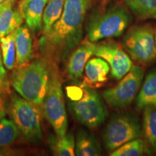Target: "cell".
Here are the masks:
<instances>
[{"label": "cell", "instance_id": "cell-1", "mask_svg": "<svg viewBox=\"0 0 156 156\" xmlns=\"http://www.w3.org/2000/svg\"><path fill=\"white\" fill-rule=\"evenodd\" d=\"M91 0H65L63 12L48 34L42 35L38 49L42 58L57 65L80 43Z\"/></svg>", "mask_w": 156, "mask_h": 156}, {"label": "cell", "instance_id": "cell-2", "mask_svg": "<svg viewBox=\"0 0 156 156\" xmlns=\"http://www.w3.org/2000/svg\"><path fill=\"white\" fill-rule=\"evenodd\" d=\"M68 105L72 114L80 123L93 129L104 123L108 115L100 95L93 87L74 80L66 87Z\"/></svg>", "mask_w": 156, "mask_h": 156}, {"label": "cell", "instance_id": "cell-3", "mask_svg": "<svg viewBox=\"0 0 156 156\" xmlns=\"http://www.w3.org/2000/svg\"><path fill=\"white\" fill-rule=\"evenodd\" d=\"M51 67L43 58L17 66L11 76L12 86L25 100L42 106L49 85Z\"/></svg>", "mask_w": 156, "mask_h": 156}, {"label": "cell", "instance_id": "cell-4", "mask_svg": "<svg viewBox=\"0 0 156 156\" xmlns=\"http://www.w3.org/2000/svg\"><path fill=\"white\" fill-rule=\"evenodd\" d=\"M132 22L130 11L122 5H113L95 11L90 15L86 27L87 37L95 43L103 39L119 37Z\"/></svg>", "mask_w": 156, "mask_h": 156}, {"label": "cell", "instance_id": "cell-5", "mask_svg": "<svg viewBox=\"0 0 156 156\" xmlns=\"http://www.w3.org/2000/svg\"><path fill=\"white\" fill-rule=\"evenodd\" d=\"M51 64L49 85L42 104L43 111L45 118L53 127L56 135L64 136L67 134L68 122L62 80L58 72L57 65Z\"/></svg>", "mask_w": 156, "mask_h": 156}, {"label": "cell", "instance_id": "cell-6", "mask_svg": "<svg viewBox=\"0 0 156 156\" xmlns=\"http://www.w3.org/2000/svg\"><path fill=\"white\" fill-rule=\"evenodd\" d=\"M41 106L15 95L10 104V114L20 133L27 142L36 143L43 140Z\"/></svg>", "mask_w": 156, "mask_h": 156}, {"label": "cell", "instance_id": "cell-7", "mask_svg": "<svg viewBox=\"0 0 156 156\" xmlns=\"http://www.w3.org/2000/svg\"><path fill=\"white\" fill-rule=\"evenodd\" d=\"M142 135L140 120L132 112L115 115L111 119L103 134L105 147L109 153L123 144Z\"/></svg>", "mask_w": 156, "mask_h": 156}, {"label": "cell", "instance_id": "cell-8", "mask_svg": "<svg viewBox=\"0 0 156 156\" xmlns=\"http://www.w3.org/2000/svg\"><path fill=\"white\" fill-rule=\"evenodd\" d=\"M122 46L132 59L142 64L151 63L156 58L154 30L150 24L130 28L123 37Z\"/></svg>", "mask_w": 156, "mask_h": 156}, {"label": "cell", "instance_id": "cell-9", "mask_svg": "<svg viewBox=\"0 0 156 156\" xmlns=\"http://www.w3.org/2000/svg\"><path fill=\"white\" fill-rule=\"evenodd\" d=\"M144 74L145 72L141 67L132 66L129 72L116 85L103 91V97L106 103L115 109H124L128 107L141 87Z\"/></svg>", "mask_w": 156, "mask_h": 156}, {"label": "cell", "instance_id": "cell-10", "mask_svg": "<svg viewBox=\"0 0 156 156\" xmlns=\"http://www.w3.org/2000/svg\"><path fill=\"white\" fill-rule=\"evenodd\" d=\"M94 55L108 62L112 75L116 80H120L132 67L129 55L114 40H107L96 44Z\"/></svg>", "mask_w": 156, "mask_h": 156}, {"label": "cell", "instance_id": "cell-11", "mask_svg": "<svg viewBox=\"0 0 156 156\" xmlns=\"http://www.w3.org/2000/svg\"><path fill=\"white\" fill-rule=\"evenodd\" d=\"M96 44L88 38L81 41L72 52L67 64L68 77L72 80H78L83 75V72L87 62L94 55Z\"/></svg>", "mask_w": 156, "mask_h": 156}, {"label": "cell", "instance_id": "cell-12", "mask_svg": "<svg viewBox=\"0 0 156 156\" xmlns=\"http://www.w3.org/2000/svg\"><path fill=\"white\" fill-rule=\"evenodd\" d=\"M48 0H20L18 9L30 31L37 34L42 28L43 13Z\"/></svg>", "mask_w": 156, "mask_h": 156}, {"label": "cell", "instance_id": "cell-13", "mask_svg": "<svg viewBox=\"0 0 156 156\" xmlns=\"http://www.w3.org/2000/svg\"><path fill=\"white\" fill-rule=\"evenodd\" d=\"M110 66L106 60L101 57L89 59L85 67V78L83 83L89 87H99L108 80Z\"/></svg>", "mask_w": 156, "mask_h": 156}, {"label": "cell", "instance_id": "cell-14", "mask_svg": "<svg viewBox=\"0 0 156 156\" xmlns=\"http://www.w3.org/2000/svg\"><path fill=\"white\" fill-rule=\"evenodd\" d=\"M16 66L28 63L33 58V39L27 25H21L15 30Z\"/></svg>", "mask_w": 156, "mask_h": 156}, {"label": "cell", "instance_id": "cell-15", "mask_svg": "<svg viewBox=\"0 0 156 156\" xmlns=\"http://www.w3.org/2000/svg\"><path fill=\"white\" fill-rule=\"evenodd\" d=\"M15 0L3 2V8L0 12V38L5 37L21 26L23 19L18 8H15Z\"/></svg>", "mask_w": 156, "mask_h": 156}, {"label": "cell", "instance_id": "cell-16", "mask_svg": "<svg viewBox=\"0 0 156 156\" xmlns=\"http://www.w3.org/2000/svg\"><path fill=\"white\" fill-rule=\"evenodd\" d=\"M142 134L144 137L145 152L148 154L156 153V107H144Z\"/></svg>", "mask_w": 156, "mask_h": 156}, {"label": "cell", "instance_id": "cell-17", "mask_svg": "<svg viewBox=\"0 0 156 156\" xmlns=\"http://www.w3.org/2000/svg\"><path fill=\"white\" fill-rule=\"evenodd\" d=\"M102 155V149L95 136L86 130L80 129L75 140V155L98 156Z\"/></svg>", "mask_w": 156, "mask_h": 156}, {"label": "cell", "instance_id": "cell-18", "mask_svg": "<svg viewBox=\"0 0 156 156\" xmlns=\"http://www.w3.org/2000/svg\"><path fill=\"white\" fill-rule=\"evenodd\" d=\"M136 105L139 109L147 106L156 107V69L152 70L146 76L136 97Z\"/></svg>", "mask_w": 156, "mask_h": 156}, {"label": "cell", "instance_id": "cell-19", "mask_svg": "<svg viewBox=\"0 0 156 156\" xmlns=\"http://www.w3.org/2000/svg\"><path fill=\"white\" fill-rule=\"evenodd\" d=\"M48 143L52 154L56 156L75 155V140L73 133L69 132L64 136L51 135Z\"/></svg>", "mask_w": 156, "mask_h": 156}, {"label": "cell", "instance_id": "cell-20", "mask_svg": "<svg viewBox=\"0 0 156 156\" xmlns=\"http://www.w3.org/2000/svg\"><path fill=\"white\" fill-rule=\"evenodd\" d=\"M130 12L136 19H156V0H124Z\"/></svg>", "mask_w": 156, "mask_h": 156}, {"label": "cell", "instance_id": "cell-21", "mask_svg": "<svg viewBox=\"0 0 156 156\" xmlns=\"http://www.w3.org/2000/svg\"><path fill=\"white\" fill-rule=\"evenodd\" d=\"M65 0H48L42 18V35L48 34L63 12Z\"/></svg>", "mask_w": 156, "mask_h": 156}, {"label": "cell", "instance_id": "cell-22", "mask_svg": "<svg viewBox=\"0 0 156 156\" xmlns=\"http://www.w3.org/2000/svg\"><path fill=\"white\" fill-rule=\"evenodd\" d=\"M0 49L5 67L9 70L14 69L16 66L15 31L0 38Z\"/></svg>", "mask_w": 156, "mask_h": 156}, {"label": "cell", "instance_id": "cell-23", "mask_svg": "<svg viewBox=\"0 0 156 156\" xmlns=\"http://www.w3.org/2000/svg\"><path fill=\"white\" fill-rule=\"evenodd\" d=\"M145 153L143 140L136 138L123 144L110 153L111 156H141Z\"/></svg>", "mask_w": 156, "mask_h": 156}, {"label": "cell", "instance_id": "cell-24", "mask_svg": "<svg viewBox=\"0 0 156 156\" xmlns=\"http://www.w3.org/2000/svg\"><path fill=\"white\" fill-rule=\"evenodd\" d=\"M19 130L13 121L2 119L0 121V147L12 145L19 135Z\"/></svg>", "mask_w": 156, "mask_h": 156}, {"label": "cell", "instance_id": "cell-25", "mask_svg": "<svg viewBox=\"0 0 156 156\" xmlns=\"http://www.w3.org/2000/svg\"><path fill=\"white\" fill-rule=\"evenodd\" d=\"M7 85V73L2 58L1 49H0V89Z\"/></svg>", "mask_w": 156, "mask_h": 156}, {"label": "cell", "instance_id": "cell-26", "mask_svg": "<svg viewBox=\"0 0 156 156\" xmlns=\"http://www.w3.org/2000/svg\"><path fill=\"white\" fill-rule=\"evenodd\" d=\"M5 115H6V113H5V109H4L2 106H0V121L2 119L5 118Z\"/></svg>", "mask_w": 156, "mask_h": 156}, {"label": "cell", "instance_id": "cell-27", "mask_svg": "<svg viewBox=\"0 0 156 156\" xmlns=\"http://www.w3.org/2000/svg\"><path fill=\"white\" fill-rule=\"evenodd\" d=\"M104 3H108V2H111L112 1H114V0H102Z\"/></svg>", "mask_w": 156, "mask_h": 156}, {"label": "cell", "instance_id": "cell-28", "mask_svg": "<svg viewBox=\"0 0 156 156\" xmlns=\"http://www.w3.org/2000/svg\"><path fill=\"white\" fill-rule=\"evenodd\" d=\"M3 6H4V2H2L1 4H0V12H1Z\"/></svg>", "mask_w": 156, "mask_h": 156}, {"label": "cell", "instance_id": "cell-29", "mask_svg": "<svg viewBox=\"0 0 156 156\" xmlns=\"http://www.w3.org/2000/svg\"><path fill=\"white\" fill-rule=\"evenodd\" d=\"M5 152H3L2 151V149H1V147H0V155H5Z\"/></svg>", "mask_w": 156, "mask_h": 156}, {"label": "cell", "instance_id": "cell-30", "mask_svg": "<svg viewBox=\"0 0 156 156\" xmlns=\"http://www.w3.org/2000/svg\"><path fill=\"white\" fill-rule=\"evenodd\" d=\"M154 38H155V47H156V30L154 33Z\"/></svg>", "mask_w": 156, "mask_h": 156}, {"label": "cell", "instance_id": "cell-31", "mask_svg": "<svg viewBox=\"0 0 156 156\" xmlns=\"http://www.w3.org/2000/svg\"><path fill=\"white\" fill-rule=\"evenodd\" d=\"M5 1H6V0H0V4H1L2 2H5Z\"/></svg>", "mask_w": 156, "mask_h": 156}]
</instances>
